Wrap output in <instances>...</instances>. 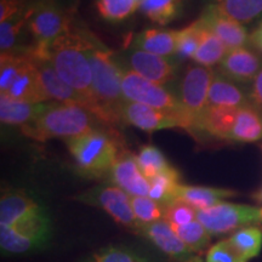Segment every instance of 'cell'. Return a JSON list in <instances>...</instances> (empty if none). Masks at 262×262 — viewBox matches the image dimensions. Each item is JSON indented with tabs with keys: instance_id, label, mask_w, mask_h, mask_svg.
Segmentation results:
<instances>
[{
	"instance_id": "6da1fadb",
	"label": "cell",
	"mask_w": 262,
	"mask_h": 262,
	"mask_svg": "<svg viewBox=\"0 0 262 262\" xmlns=\"http://www.w3.org/2000/svg\"><path fill=\"white\" fill-rule=\"evenodd\" d=\"M85 50L93 72V89L98 108L97 119L106 125H118L123 122L122 110L125 103L122 93L124 68L118 63L113 51L88 29H85Z\"/></svg>"
},
{
	"instance_id": "7bdbcfd3",
	"label": "cell",
	"mask_w": 262,
	"mask_h": 262,
	"mask_svg": "<svg viewBox=\"0 0 262 262\" xmlns=\"http://www.w3.org/2000/svg\"><path fill=\"white\" fill-rule=\"evenodd\" d=\"M251 196H253V199L255 202L258 203V204H262V188L258 189L257 192H255Z\"/></svg>"
},
{
	"instance_id": "7a4b0ae2",
	"label": "cell",
	"mask_w": 262,
	"mask_h": 262,
	"mask_svg": "<svg viewBox=\"0 0 262 262\" xmlns=\"http://www.w3.org/2000/svg\"><path fill=\"white\" fill-rule=\"evenodd\" d=\"M85 45V29L73 27L49 45L42 58L50 62L61 79L77 91L84 107L97 119L98 108L93 89V72Z\"/></svg>"
},
{
	"instance_id": "9c48e42d",
	"label": "cell",
	"mask_w": 262,
	"mask_h": 262,
	"mask_svg": "<svg viewBox=\"0 0 262 262\" xmlns=\"http://www.w3.org/2000/svg\"><path fill=\"white\" fill-rule=\"evenodd\" d=\"M77 202L101 209L113 219L117 224L124 227L135 229L139 227L133 205L131 196L125 191L113 185H98L81 192L74 196Z\"/></svg>"
},
{
	"instance_id": "9a60e30c",
	"label": "cell",
	"mask_w": 262,
	"mask_h": 262,
	"mask_svg": "<svg viewBox=\"0 0 262 262\" xmlns=\"http://www.w3.org/2000/svg\"><path fill=\"white\" fill-rule=\"evenodd\" d=\"M111 183L125 191L130 196H147L149 181L141 171L136 156L122 152L108 172Z\"/></svg>"
},
{
	"instance_id": "2e32d148",
	"label": "cell",
	"mask_w": 262,
	"mask_h": 262,
	"mask_svg": "<svg viewBox=\"0 0 262 262\" xmlns=\"http://www.w3.org/2000/svg\"><path fill=\"white\" fill-rule=\"evenodd\" d=\"M126 57L131 71L156 84L164 86L172 81L176 75L175 62L170 61L168 57L158 56L137 49H133Z\"/></svg>"
},
{
	"instance_id": "277c9868",
	"label": "cell",
	"mask_w": 262,
	"mask_h": 262,
	"mask_svg": "<svg viewBox=\"0 0 262 262\" xmlns=\"http://www.w3.org/2000/svg\"><path fill=\"white\" fill-rule=\"evenodd\" d=\"M0 96L26 102H50L42 93L35 58L29 48L2 52Z\"/></svg>"
},
{
	"instance_id": "3957f363",
	"label": "cell",
	"mask_w": 262,
	"mask_h": 262,
	"mask_svg": "<svg viewBox=\"0 0 262 262\" xmlns=\"http://www.w3.org/2000/svg\"><path fill=\"white\" fill-rule=\"evenodd\" d=\"M96 120L80 104L54 102L37 120L22 126L21 130L26 136L39 142L51 139L68 140L96 129Z\"/></svg>"
},
{
	"instance_id": "8d00e7d4",
	"label": "cell",
	"mask_w": 262,
	"mask_h": 262,
	"mask_svg": "<svg viewBox=\"0 0 262 262\" xmlns=\"http://www.w3.org/2000/svg\"><path fill=\"white\" fill-rule=\"evenodd\" d=\"M131 205L139 226L164 220L166 206L149 198L148 195L131 196Z\"/></svg>"
},
{
	"instance_id": "cb8c5ba5",
	"label": "cell",
	"mask_w": 262,
	"mask_h": 262,
	"mask_svg": "<svg viewBox=\"0 0 262 262\" xmlns=\"http://www.w3.org/2000/svg\"><path fill=\"white\" fill-rule=\"evenodd\" d=\"M262 140V114L248 104L239 108L229 142L253 143Z\"/></svg>"
},
{
	"instance_id": "d590c367",
	"label": "cell",
	"mask_w": 262,
	"mask_h": 262,
	"mask_svg": "<svg viewBox=\"0 0 262 262\" xmlns=\"http://www.w3.org/2000/svg\"><path fill=\"white\" fill-rule=\"evenodd\" d=\"M203 25L201 19H196L187 27L180 29L178 34V49L175 57L179 61H186L194 56L199 42L202 40Z\"/></svg>"
},
{
	"instance_id": "d6a6232c",
	"label": "cell",
	"mask_w": 262,
	"mask_h": 262,
	"mask_svg": "<svg viewBox=\"0 0 262 262\" xmlns=\"http://www.w3.org/2000/svg\"><path fill=\"white\" fill-rule=\"evenodd\" d=\"M169 225L176 235L194 253H202L210 244L211 234L206 231V228L198 220L186 225Z\"/></svg>"
},
{
	"instance_id": "4dcf8cb0",
	"label": "cell",
	"mask_w": 262,
	"mask_h": 262,
	"mask_svg": "<svg viewBox=\"0 0 262 262\" xmlns=\"http://www.w3.org/2000/svg\"><path fill=\"white\" fill-rule=\"evenodd\" d=\"M33 12V4L28 6L24 12L14 17L0 22V49L2 52L16 50L17 41L25 27H28V21Z\"/></svg>"
},
{
	"instance_id": "ee69618b",
	"label": "cell",
	"mask_w": 262,
	"mask_h": 262,
	"mask_svg": "<svg viewBox=\"0 0 262 262\" xmlns=\"http://www.w3.org/2000/svg\"><path fill=\"white\" fill-rule=\"evenodd\" d=\"M261 211H262V208H261Z\"/></svg>"
},
{
	"instance_id": "f6af8a7d",
	"label": "cell",
	"mask_w": 262,
	"mask_h": 262,
	"mask_svg": "<svg viewBox=\"0 0 262 262\" xmlns=\"http://www.w3.org/2000/svg\"><path fill=\"white\" fill-rule=\"evenodd\" d=\"M261 147H262V146H261Z\"/></svg>"
},
{
	"instance_id": "7402d4cb",
	"label": "cell",
	"mask_w": 262,
	"mask_h": 262,
	"mask_svg": "<svg viewBox=\"0 0 262 262\" xmlns=\"http://www.w3.org/2000/svg\"><path fill=\"white\" fill-rule=\"evenodd\" d=\"M238 192L227 188L204 187V186L180 185L176 187L175 201H181L192 205L196 210H204L220 204L227 198H232Z\"/></svg>"
},
{
	"instance_id": "f546056e",
	"label": "cell",
	"mask_w": 262,
	"mask_h": 262,
	"mask_svg": "<svg viewBox=\"0 0 262 262\" xmlns=\"http://www.w3.org/2000/svg\"><path fill=\"white\" fill-rule=\"evenodd\" d=\"M229 243L242 255L245 261L258 256L262 248V228L258 226H249L235 231L228 238Z\"/></svg>"
},
{
	"instance_id": "ab89813d",
	"label": "cell",
	"mask_w": 262,
	"mask_h": 262,
	"mask_svg": "<svg viewBox=\"0 0 262 262\" xmlns=\"http://www.w3.org/2000/svg\"><path fill=\"white\" fill-rule=\"evenodd\" d=\"M29 5L27 0H0V22L21 14Z\"/></svg>"
},
{
	"instance_id": "ba28073f",
	"label": "cell",
	"mask_w": 262,
	"mask_h": 262,
	"mask_svg": "<svg viewBox=\"0 0 262 262\" xmlns=\"http://www.w3.org/2000/svg\"><path fill=\"white\" fill-rule=\"evenodd\" d=\"M196 220L211 235H220L262 225V211L257 206L222 202L209 209L196 210Z\"/></svg>"
},
{
	"instance_id": "ffe728a7",
	"label": "cell",
	"mask_w": 262,
	"mask_h": 262,
	"mask_svg": "<svg viewBox=\"0 0 262 262\" xmlns=\"http://www.w3.org/2000/svg\"><path fill=\"white\" fill-rule=\"evenodd\" d=\"M34 58L42 93L48 98V101H50V102L75 103L84 107L83 100L77 91L72 89L70 85L61 79V77L57 74V72L55 71L50 62L45 58Z\"/></svg>"
},
{
	"instance_id": "e575fe53",
	"label": "cell",
	"mask_w": 262,
	"mask_h": 262,
	"mask_svg": "<svg viewBox=\"0 0 262 262\" xmlns=\"http://www.w3.org/2000/svg\"><path fill=\"white\" fill-rule=\"evenodd\" d=\"M142 0H96V9L106 21L120 22L135 14Z\"/></svg>"
},
{
	"instance_id": "30bf717a",
	"label": "cell",
	"mask_w": 262,
	"mask_h": 262,
	"mask_svg": "<svg viewBox=\"0 0 262 262\" xmlns=\"http://www.w3.org/2000/svg\"><path fill=\"white\" fill-rule=\"evenodd\" d=\"M122 93L124 100L129 102L146 104L157 110L185 112L179 97L175 96L171 91L165 89L163 85L156 84L141 77L130 68L123 70Z\"/></svg>"
},
{
	"instance_id": "e0dca14e",
	"label": "cell",
	"mask_w": 262,
	"mask_h": 262,
	"mask_svg": "<svg viewBox=\"0 0 262 262\" xmlns=\"http://www.w3.org/2000/svg\"><path fill=\"white\" fill-rule=\"evenodd\" d=\"M199 19L225 42L228 50L244 48L250 38L244 25L222 14L215 4L206 6Z\"/></svg>"
},
{
	"instance_id": "484cf974",
	"label": "cell",
	"mask_w": 262,
	"mask_h": 262,
	"mask_svg": "<svg viewBox=\"0 0 262 262\" xmlns=\"http://www.w3.org/2000/svg\"><path fill=\"white\" fill-rule=\"evenodd\" d=\"M228 51V48L226 47L225 42L222 41L214 32L210 31L206 26L203 25L202 40L199 42L198 49H196L192 60L194 61L196 64L211 68L214 67L215 64L221 63Z\"/></svg>"
},
{
	"instance_id": "7c38bea8",
	"label": "cell",
	"mask_w": 262,
	"mask_h": 262,
	"mask_svg": "<svg viewBox=\"0 0 262 262\" xmlns=\"http://www.w3.org/2000/svg\"><path fill=\"white\" fill-rule=\"evenodd\" d=\"M214 77L215 72L211 68L201 64L188 66L182 75L179 100L183 111L192 118L194 124L199 114L208 106L209 90Z\"/></svg>"
},
{
	"instance_id": "ac0fdd59",
	"label": "cell",
	"mask_w": 262,
	"mask_h": 262,
	"mask_svg": "<svg viewBox=\"0 0 262 262\" xmlns=\"http://www.w3.org/2000/svg\"><path fill=\"white\" fill-rule=\"evenodd\" d=\"M262 70V58L257 52L248 48L229 50L220 63L219 73L237 83H253Z\"/></svg>"
},
{
	"instance_id": "8fae6325",
	"label": "cell",
	"mask_w": 262,
	"mask_h": 262,
	"mask_svg": "<svg viewBox=\"0 0 262 262\" xmlns=\"http://www.w3.org/2000/svg\"><path fill=\"white\" fill-rule=\"evenodd\" d=\"M123 123L129 124L146 133H155L158 130L183 127L191 131L193 129L192 118L185 112L157 110L146 104L125 101L122 110Z\"/></svg>"
},
{
	"instance_id": "5bb4252c",
	"label": "cell",
	"mask_w": 262,
	"mask_h": 262,
	"mask_svg": "<svg viewBox=\"0 0 262 262\" xmlns=\"http://www.w3.org/2000/svg\"><path fill=\"white\" fill-rule=\"evenodd\" d=\"M44 203L31 193L19 189L5 191L0 198V225L14 226L48 216Z\"/></svg>"
},
{
	"instance_id": "74e56055",
	"label": "cell",
	"mask_w": 262,
	"mask_h": 262,
	"mask_svg": "<svg viewBox=\"0 0 262 262\" xmlns=\"http://www.w3.org/2000/svg\"><path fill=\"white\" fill-rule=\"evenodd\" d=\"M164 220L172 225H186L196 220V209L181 201L166 205Z\"/></svg>"
},
{
	"instance_id": "f1b7e54d",
	"label": "cell",
	"mask_w": 262,
	"mask_h": 262,
	"mask_svg": "<svg viewBox=\"0 0 262 262\" xmlns=\"http://www.w3.org/2000/svg\"><path fill=\"white\" fill-rule=\"evenodd\" d=\"M183 0H142L140 10L147 18L159 26H166L178 18Z\"/></svg>"
},
{
	"instance_id": "603a6c76",
	"label": "cell",
	"mask_w": 262,
	"mask_h": 262,
	"mask_svg": "<svg viewBox=\"0 0 262 262\" xmlns=\"http://www.w3.org/2000/svg\"><path fill=\"white\" fill-rule=\"evenodd\" d=\"M54 102H26L0 96V120L6 125L25 126L37 120Z\"/></svg>"
},
{
	"instance_id": "83f0119b",
	"label": "cell",
	"mask_w": 262,
	"mask_h": 262,
	"mask_svg": "<svg viewBox=\"0 0 262 262\" xmlns=\"http://www.w3.org/2000/svg\"><path fill=\"white\" fill-rule=\"evenodd\" d=\"M222 14L242 25H249L262 17V0H216Z\"/></svg>"
},
{
	"instance_id": "5b68a950",
	"label": "cell",
	"mask_w": 262,
	"mask_h": 262,
	"mask_svg": "<svg viewBox=\"0 0 262 262\" xmlns=\"http://www.w3.org/2000/svg\"><path fill=\"white\" fill-rule=\"evenodd\" d=\"M66 143L79 171L90 178L107 176L122 153L116 135L98 129L66 140Z\"/></svg>"
},
{
	"instance_id": "4fadbf2b",
	"label": "cell",
	"mask_w": 262,
	"mask_h": 262,
	"mask_svg": "<svg viewBox=\"0 0 262 262\" xmlns=\"http://www.w3.org/2000/svg\"><path fill=\"white\" fill-rule=\"evenodd\" d=\"M135 231L175 262H204L198 253H194L176 235L169 222L160 220L141 225Z\"/></svg>"
},
{
	"instance_id": "52a82bcc",
	"label": "cell",
	"mask_w": 262,
	"mask_h": 262,
	"mask_svg": "<svg viewBox=\"0 0 262 262\" xmlns=\"http://www.w3.org/2000/svg\"><path fill=\"white\" fill-rule=\"evenodd\" d=\"M50 215L14 226L0 225V249L3 255H26L42 250L51 243Z\"/></svg>"
},
{
	"instance_id": "f35d334b",
	"label": "cell",
	"mask_w": 262,
	"mask_h": 262,
	"mask_svg": "<svg viewBox=\"0 0 262 262\" xmlns=\"http://www.w3.org/2000/svg\"><path fill=\"white\" fill-rule=\"evenodd\" d=\"M204 262H247L228 239L221 241L208 249Z\"/></svg>"
},
{
	"instance_id": "60d3db41",
	"label": "cell",
	"mask_w": 262,
	"mask_h": 262,
	"mask_svg": "<svg viewBox=\"0 0 262 262\" xmlns=\"http://www.w3.org/2000/svg\"><path fill=\"white\" fill-rule=\"evenodd\" d=\"M248 96L251 106L256 108L258 112L262 114V70L258 72L256 78L251 83Z\"/></svg>"
},
{
	"instance_id": "44dd1931",
	"label": "cell",
	"mask_w": 262,
	"mask_h": 262,
	"mask_svg": "<svg viewBox=\"0 0 262 262\" xmlns=\"http://www.w3.org/2000/svg\"><path fill=\"white\" fill-rule=\"evenodd\" d=\"M178 34L179 31L175 29H145L134 39L133 49L163 57L175 56L178 49Z\"/></svg>"
},
{
	"instance_id": "8992f818",
	"label": "cell",
	"mask_w": 262,
	"mask_h": 262,
	"mask_svg": "<svg viewBox=\"0 0 262 262\" xmlns=\"http://www.w3.org/2000/svg\"><path fill=\"white\" fill-rule=\"evenodd\" d=\"M73 27L72 14L56 0L33 3V12L28 21V29L34 38V45L29 48L33 56L44 57L49 45Z\"/></svg>"
},
{
	"instance_id": "4316f807",
	"label": "cell",
	"mask_w": 262,
	"mask_h": 262,
	"mask_svg": "<svg viewBox=\"0 0 262 262\" xmlns=\"http://www.w3.org/2000/svg\"><path fill=\"white\" fill-rule=\"evenodd\" d=\"M77 262H157L148 255L123 244H110Z\"/></svg>"
},
{
	"instance_id": "d4e9b609",
	"label": "cell",
	"mask_w": 262,
	"mask_h": 262,
	"mask_svg": "<svg viewBox=\"0 0 262 262\" xmlns=\"http://www.w3.org/2000/svg\"><path fill=\"white\" fill-rule=\"evenodd\" d=\"M250 104L249 96L234 81L229 80L221 73L215 74L209 90L208 106H227L242 108Z\"/></svg>"
},
{
	"instance_id": "836d02e7",
	"label": "cell",
	"mask_w": 262,
	"mask_h": 262,
	"mask_svg": "<svg viewBox=\"0 0 262 262\" xmlns=\"http://www.w3.org/2000/svg\"><path fill=\"white\" fill-rule=\"evenodd\" d=\"M180 185V173L175 168L149 180V198L160 204L169 205L175 202V191Z\"/></svg>"
},
{
	"instance_id": "b9f144b4",
	"label": "cell",
	"mask_w": 262,
	"mask_h": 262,
	"mask_svg": "<svg viewBox=\"0 0 262 262\" xmlns=\"http://www.w3.org/2000/svg\"><path fill=\"white\" fill-rule=\"evenodd\" d=\"M249 41L253 44L255 49H257L258 51L262 52V22L254 29V32L250 34Z\"/></svg>"
},
{
	"instance_id": "1f68e13d",
	"label": "cell",
	"mask_w": 262,
	"mask_h": 262,
	"mask_svg": "<svg viewBox=\"0 0 262 262\" xmlns=\"http://www.w3.org/2000/svg\"><path fill=\"white\" fill-rule=\"evenodd\" d=\"M136 160L141 171L148 181L160 173L168 172L173 169L162 150L153 145H145L141 147L139 153L136 155Z\"/></svg>"
},
{
	"instance_id": "d6986e66",
	"label": "cell",
	"mask_w": 262,
	"mask_h": 262,
	"mask_svg": "<svg viewBox=\"0 0 262 262\" xmlns=\"http://www.w3.org/2000/svg\"><path fill=\"white\" fill-rule=\"evenodd\" d=\"M238 110L227 106H206L196 118L191 133H203L211 139L229 142Z\"/></svg>"
}]
</instances>
